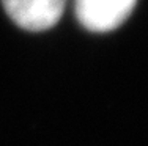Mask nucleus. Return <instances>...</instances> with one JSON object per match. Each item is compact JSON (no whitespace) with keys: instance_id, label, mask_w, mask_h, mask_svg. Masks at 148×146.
<instances>
[{"instance_id":"obj_1","label":"nucleus","mask_w":148,"mask_h":146,"mask_svg":"<svg viewBox=\"0 0 148 146\" xmlns=\"http://www.w3.org/2000/svg\"><path fill=\"white\" fill-rule=\"evenodd\" d=\"M137 0H76L79 22L91 32H110L120 27Z\"/></svg>"},{"instance_id":"obj_2","label":"nucleus","mask_w":148,"mask_h":146,"mask_svg":"<svg viewBox=\"0 0 148 146\" xmlns=\"http://www.w3.org/2000/svg\"><path fill=\"white\" fill-rule=\"evenodd\" d=\"M8 16L30 32L54 27L63 14L66 0H2Z\"/></svg>"}]
</instances>
